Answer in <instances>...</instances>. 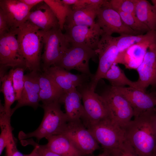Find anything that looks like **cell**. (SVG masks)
I'll return each instance as SVG.
<instances>
[{"mask_svg":"<svg viewBox=\"0 0 156 156\" xmlns=\"http://www.w3.org/2000/svg\"><path fill=\"white\" fill-rule=\"evenodd\" d=\"M108 156L104 152H103L101 154H100L99 155H96V156Z\"/></svg>","mask_w":156,"mask_h":156,"instance_id":"cell-40","label":"cell"},{"mask_svg":"<svg viewBox=\"0 0 156 156\" xmlns=\"http://www.w3.org/2000/svg\"><path fill=\"white\" fill-rule=\"evenodd\" d=\"M64 34L72 43L83 45L94 50L101 36L102 30L96 23L92 26L77 25L64 27Z\"/></svg>","mask_w":156,"mask_h":156,"instance_id":"cell-13","label":"cell"},{"mask_svg":"<svg viewBox=\"0 0 156 156\" xmlns=\"http://www.w3.org/2000/svg\"><path fill=\"white\" fill-rule=\"evenodd\" d=\"M136 70L139 77L135 81L136 84L140 90L146 91V88L152 86L156 80V42L149 46Z\"/></svg>","mask_w":156,"mask_h":156,"instance_id":"cell-14","label":"cell"},{"mask_svg":"<svg viewBox=\"0 0 156 156\" xmlns=\"http://www.w3.org/2000/svg\"><path fill=\"white\" fill-rule=\"evenodd\" d=\"M58 20L60 29H64L66 20L72 10L71 6L66 4L62 0H44Z\"/></svg>","mask_w":156,"mask_h":156,"instance_id":"cell-30","label":"cell"},{"mask_svg":"<svg viewBox=\"0 0 156 156\" xmlns=\"http://www.w3.org/2000/svg\"><path fill=\"white\" fill-rule=\"evenodd\" d=\"M84 155L92 153L100 147L99 143L81 119L68 122L63 133Z\"/></svg>","mask_w":156,"mask_h":156,"instance_id":"cell-10","label":"cell"},{"mask_svg":"<svg viewBox=\"0 0 156 156\" xmlns=\"http://www.w3.org/2000/svg\"><path fill=\"white\" fill-rule=\"evenodd\" d=\"M23 142H25L26 144H31L34 146V148L31 152L29 154L24 155V156H41L39 152L37 146L35 144L34 142L30 140H25Z\"/></svg>","mask_w":156,"mask_h":156,"instance_id":"cell-38","label":"cell"},{"mask_svg":"<svg viewBox=\"0 0 156 156\" xmlns=\"http://www.w3.org/2000/svg\"><path fill=\"white\" fill-rule=\"evenodd\" d=\"M12 69L0 78L1 82V91L3 93L4 99V109L6 114L10 116L12 115L11 106L16 101L12 82Z\"/></svg>","mask_w":156,"mask_h":156,"instance_id":"cell-25","label":"cell"},{"mask_svg":"<svg viewBox=\"0 0 156 156\" xmlns=\"http://www.w3.org/2000/svg\"><path fill=\"white\" fill-rule=\"evenodd\" d=\"M14 31L27 68L30 72H40L44 31L28 21Z\"/></svg>","mask_w":156,"mask_h":156,"instance_id":"cell-2","label":"cell"},{"mask_svg":"<svg viewBox=\"0 0 156 156\" xmlns=\"http://www.w3.org/2000/svg\"><path fill=\"white\" fill-rule=\"evenodd\" d=\"M96 18V23L104 34L109 36L114 33L120 35H140L124 23L119 13L109 5L108 1L99 9Z\"/></svg>","mask_w":156,"mask_h":156,"instance_id":"cell-11","label":"cell"},{"mask_svg":"<svg viewBox=\"0 0 156 156\" xmlns=\"http://www.w3.org/2000/svg\"><path fill=\"white\" fill-rule=\"evenodd\" d=\"M123 129L125 140L138 156H153L156 148L155 107L134 117Z\"/></svg>","mask_w":156,"mask_h":156,"instance_id":"cell-1","label":"cell"},{"mask_svg":"<svg viewBox=\"0 0 156 156\" xmlns=\"http://www.w3.org/2000/svg\"><path fill=\"white\" fill-rule=\"evenodd\" d=\"M137 0H110L108 5L117 11L135 14Z\"/></svg>","mask_w":156,"mask_h":156,"instance_id":"cell-33","label":"cell"},{"mask_svg":"<svg viewBox=\"0 0 156 156\" xmlns=\"http://www.w3.org/2000/svg\"><path fill=\"white\" fill-rule=\"evenodd\" d=\"M135 14L150 30L156 31V7L146 0H137Z\"/></svg>","mask_w":156,"mask_h":156,"instance_id":"cell-24","label":"cell"},{"mask_svg":"<svg viewBox=\"0 0 156 156\" xmlns=\"http://www.w3.org/2000/svg\"><path fill=\"white\" fill-rule=\"evenodd\" d=\"M103 152L108 156H138L126 140L118 147L109 151Z\"/></svg>","mask_w":156,"mask_h":156,"instance_id":"cell-34","label":"cell"},{"mask_svg":"<svg viewBox=\"0 0 156 156\" xmlns=\"http://www.w3.org/2000/svg\"><path fill=\"white\" fill-rule=\"evenodd\" d=\"M5 148V156H24L17 150L14 140L10 142Z\"/></svg>","mask_w":156,"mask_h":156,"instance_id":"cell-36","label":"cell"},{"mask_svg":"<svg viewBox=\"0 0 156 156\" xmlns=\"http://www.w3.org/2000/svg\"><path fill=\"white\" fill-rule=\"evenodd\" d=\"M49 75L64 92L90 81L92 77L85 74H74L59 66H52L44 71Z\"/></svg>","mask_w":156,"mask_h":156,"instance_id":"cell-15","label":"cell"},{"mask_svg":"<svg viewBox=\"0 0 156 156\" xmlns=\"http://www.w3.org/2000/svg\"><path fill=\"white\" fill-rule=\"evenodd\" d=\"M156 35V31L150 30L138 35H123L116 37L117 46L119 53L130 46L143 42Z\"/></svg>","mask_w":156,"mask_h":156,"instance_id":"cell-29","label":"cell"},{"mask_svg":"<svg viewBox=\"0 0 156 156\" xmlns=\"http://www.w3.org/2000/svg\"><path fill=\"white\" fill-rule=\"evenodd\" d=\"M95 51L99 57L98 67L90 82L96 88L99 81L103 77L114 64L119 54L116 37L103 34L101 36Z\"/></svg>","mask_w":156,"mask_h":156,"instance_id":"cell-9","label":"cell"},{"mask_svg":"<svg viewBox=\"0 0 156 156\" xmlns=\"http://www.w3.org/2000/svg\"><path fill=\"white\" fill-rule=\"evenodd\" d=\"M124 23L128 27L139 34H144L150 31L145 25L140 21L135 15L117 11Z\"/></svg>","mask_w":156,"mask_h":156,"instance_id":"cell-31","label":"cell"},{"mask_svg":"<svg viewBox=\"0 0 156 156\" xmlns=\"http://www.w3.org/2000/svg\"><path fill=\"white\" fill-rule=\"evenodd\" d=\"M41 156H62L49 150L45 145H40L34 142Z\"/></svg>","mask_w":156,"mask_h":156,"instance_id":"cell-37","label":"cell"},{"mask_svg":"<svg viewBox=\"0 0 156 156\" xmlns=\"http://www.w3.org/2000/svg\"><path fill=\"white\" fill-rule=\"evenodd\" d=\"M27 21L44 32L54 28H60L57 19L50 8L44 1L38 4L34 11H31Z\"/></svg>","mask_w":156,"mask_h":156,"instance_id":"cell-19","label":"cell"},{"mask_svg":"<svg viewBox=\"0 0 156 156\" xmlns=\"http://www.w3.org/2000/svg\"><path fill=\"white\" fill-rule=\"evenodd\" d=\"M100 8L89 5L79 9L72 10L66 18L64 27L77 25L92 26L94 25Z\"/></svg>","mask_w":156,"mask_h":156,"instance_id":"cell-22","label":"cell"},{"mask_svg":"<svg viewBox=\"0 0 156 156\" xmlns=\"http://www.w3.org/2000/svg\"><path fill=\"white\" fill-rule=\"evenodd\" d=\"M151 1L152 4L155 5L156 7V0H152Z\"/></svg>","mask_w":156,"mask_h":156,"instance_id":"cell-41","label":"cell"},{"mask_svg":"<svg viewBox=\"0 0 156 156\" xmlns=\"http://www.w3.org/2000/svg\"><path fill=\"white\" fill-rule=\"evenodd\" d=\"M103 79H107L112 86L121 87L127 85L139 90L135 82L129 79L117 64H113L106 72Z\"/></svg>","mask_w":156,"mask_h":156,"instance_id":"cell-26","label":"cell"},{"mask_svg":"<svg viewBox=\"0 0 156 156\" xmlns=\"http://www.w3.org/2000/svg\"><path fill=\"white\" fill-rule=\"evenodd\" d=\"M0 66L13 68L22 67L27 68L26 64L17 58L13 54L7 43L6 36H0Z\"/></svg>","mask_w":156,"mask_h":156,"instance_id":"cell-27","label":"cell"},{"mask_svg":"<svg viewBox=\"0 0 156 156\" xmlns=\"http://www.w3.org/2000/svg\"><path fill=\"white\" fill-rule=\"evenodd\" d=\"M95 50L86 46L72 43L65 52L59 61L54 65L67 71L75 70L92 78L93 74L90 72L89 62L95 60L97 56ZM91 78V79H92Z\"/></svg>","mask_w":156,"mask_h":156,"instance_id":"cell-6","label":"cell"},{"mask_svg":"<svg viewBox=\"0 0 156 156\" xmlns=\"http://www.w3.org/2000/svg\"><path fill=\"white\" fill-rule=\"evenodd\" d=\"M76 88L81 95L84 107V114L81 120L87 129L109 117L105 101L95 92L90 81Z\"/></svg>","mask_w":156,"mask_h":156,"instance_id":"cell-4","label":"cell"},{"mask_svg":"<svg viewBox=\"0 0 156 156\" xmlns=\"http://www.w3.org/2000/svg\"><path fill=\"white\" fill-rule=\"evenodd\" d=\"M103 151H108L119 147L125 140V131L109 117L101 120L88 129Z\"/></svg>","mask_w":156,"mask_h":156,"instance_id":"cell-7","label":"cell"},{"mask_svg":"<svg viewBox=\"0 0 156 156\" xmlns=\"http://www.w3.org/2000/svg\"><path fill=\"white\" fill-rule=\"evenodd\" d=\"M10 116L6 114L4 111L3 106L0 103V126L1 133L0 135V154L10 142L14 140L11 125Z\"/></svg>","mask_w":156,"mask_h":156,"instance_id":"cell-28","label":"cell"},{"mask_svg":"<svg viewBox=\"0 0 156 156\" xmlns=\"http://www.w3.org/2000/svg\"><path fill=\"white\" fill-rule=\"evenodd\" d=\"M26 68L18 67L12 69V80L16 101L20 98L24 84V71Z\"/></svg>","mask_w":156,"mask_h":156,"instance_id":"cell-32","label":"cell"},{"mask_svg":"<svg viewBox=\"0 0 156 156\" xmlns=\"http://www.w3.org/2000/svg\"><path fill=\"white\" fill-rule=\"evenodd\" d=\"M113 87L130 104L133 111L134 117L154 109L156 106V91L147 93L130 87Z\"/></svg>","mask_w":156,"mask_h":156,"instance_id":"cell-12","label":"cell"},{"mask_svg":"<svg viewBox=\"0 0 156 156\" xmlns=\"http://www.w3.org/2000/svg\"><path fill=\"white\" fill-rule=\"evenodd\" d=\"M46 146L52 152L62 156H83L65 135L60 134L49 137Z\"/></svg>","mask_w":156,"mask_h":156,"instance_id":"cell-23","label":"cell"},{"mask_svg":"<svg viewBox=\"0 0 156 156\" xmlns=\"http://www.w3.org/2000/svg\"><path fill=\"white\" fill-rule=\"evenodd\" d=\"M153 156H156V148L154 152Z\"/></svg>","mask_w":156,"mask_h":156,"instance_id":"cell-43","label":"cell"},{"mask_svg":"<svg viewBox=\"0 0 156 156\" xmlns=\"http://www.w3.org/2000/svg\"><path fill=\"white\" fill-rule=\"evenodd\" d=\"M155 112H156V106H155Z\"/></svg>","mask_w":156,"mask_h":156,"instance_id":"cell-44","label":"cell"},{"mask_svg":"<svg viewBox=\"0 0 156 156\" xmlns=\"http://www.w3.org/2000/svg\"><path fill=\"white\" fill-rule=\"evenodd\" d=\"M21 2L29 7L32 8L35 6L38 5L44 2L43 0H20Z\"/></svg>","mask_w":156,"mask_h":156,"instance_id":"cell-39","label":"cell"},{"mask_svg":"<svg viewBox=\"0 0 156 156\" xmlns=\"http://www.w3.org/2000/svg\"><path fill=\"white\" fill-rule=\"evenodd\" d=\"M41 106L44 110L42 121L38 128L32 132L26 133H20L21 140L32 137L39 141L43 138L62 134L65 129L68 120L65 114L62 110L60 103L55 101L43 104Z\"/></svg>","mask_w":156,"mask_h":156,"instance_id":"cell-3","label":"cell"},{"mask_svg":"<svg viewBox=\"0 0 156 156\" xmlns=\"http://www.w3.org/2000/svg\"><path fill=\"white\" fill-rule=\"evenodd\" d=\"M62 31L58 27L44 31L43 53L41 57L43 71L55 65L71 44Z\"/></svg>","mask_w":156,"mask_h":156,"instance_id":"cell-5","label":"cell"},{"mask_svg":"<svg viewBox=\"0 0 156 156\" xmlns=\"http://www.w3.org/2000/svg\"><path fill=\"white\" fill-rule=\"evenodd\" d=\"M39 83L40 99L42 104H46L55 101L60 103V99L64 92L46 72L40 73Z\"/></svg>","mask_w":156,"mask_h":156,"instance_id":"cell-21","label":"cell"},{"mask_svg":"<svg viewBox=\"0 0 156 156\" xmlns=\"http://www.w3.org/2000/svg\"><path fill=\"white\" fill-rule=\"evenodd\" d=\"M40 72L32 71L25 75L24 88L20 99L15 107L12 109V114L22 107L30 106L36 109L39 106Z\"/></svg>","mask_w":156,"mask_h":156,"instance_id":"cell-16","label":"cell"},{"mask_svg":"<svg viewBox=\"0 0 156 156\" xmlns=\"http://www.w3.org/2000/svg\"><path fill=\"white\" fill-rule=\"evenodd\" d=\"M81 95L76 88L64 92L59 102L64 105L68 122L81 119L84 112Z\"/></svg>","mask_w":156,"mask_h":156,"instance_id":"cell-20","label":"cell"},{"mask_svg":"<svg viewBox=\"0 0 156 156\" xmlns=\"http://www.w3.org/2000/svg\"><path fill=\"white\" fill-rule=\"evenodd\" d=\"M10 31L7 17L5 14L0 9V36Z\"/></svg>","mask_w":156,"mask_h":156,"instance_id":"cell-35","label":"cell"},{"mask_svg":"<svg viewBox=\"0 0 156 156\" xmlns=\"http://www.w3.org/2000/svg\"><path fill=\"white\" fill-rule=\"evenodd\" d=\"M97 93L105 101L110 118L123 128L134 116L133 109L129 102L111 85Z\"/></svg>","mask_w":156,"mask_h":156,"instance_id":"cell-8","label":"cell"},{"mask_svg":"<svg viewBox=\"0 0 156 156\" xmlns=\"http://www.w3.org/2000/svg\"><path fill=\"white\" fill-rule=\"evenodd\" d=\"M152 87L155 88V87H156V80L155 81L153 85L152 86Z\"/></svg>","mask_w":156,"mask_h":156,"instance_id":"cell-42","label":"cell"},{"mask_svg":"<svg viewBox=\"0 0 156 156\" xmlns=\"http://www.w3.org/2000/svg\"><path fill=\"white\" fill-rule=\"evenodd\" d=\"M0 9L7 17L10 31H14L27 21L32 8L20 0H0Z\"/></svg>","mask_w":156,"mask_h":156,"instance_id":"cell-17","label":"cell"},{"mask_svg":"<svg viewBox=\"0 0 156 156\" xmlns=\"http://www.w3.org/2000/svg\"><path fill=\"white\" fill-rule=\"evenodd\" d=\"M155 42L156 35L143 42L130 46L119 53L114 64H122L127 69L137 70L142 63L149 46Z\"/></svg>","mask_w":156,"mask_h":156,"instance_id":"cell-18","label":"cell"}]
</instances>
